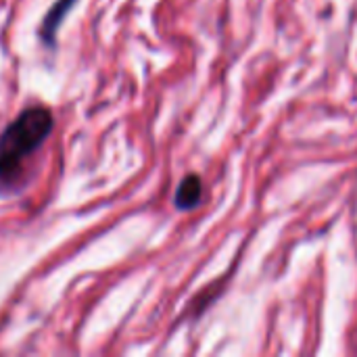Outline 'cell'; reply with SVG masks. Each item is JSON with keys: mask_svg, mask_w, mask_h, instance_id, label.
<instances>
[{"mask_svg": "<svg viewBox=\"0 0 357 357\" xmlns=\"http://www.w3.org/2000/svg\"><path fill=\"white\" fill-rule=\"evenodd\" d=\"M54 128V117L46 107L23 109L0 134V186L17 184L23 165L48 140Z\"/></svg>", "mask_w": 357, "mask_h": 357, "instance_id": "6da1fadb", "label": "cell"}, {"mask_svg": "<svg viewBox=\"0 0 357 357\" xmlns=\"http://www.w3.org/2000/svg\"><path fill=\"white\" fill-rule=\"evenodd\" d=\"M77 0H56L52 4V8L44 15L42 25H40V38L46 46H54L56 42V31L61 27V23L65 21V17L71 13V8L75 6Z\"/></svg>", "mask_w": 357, "mask_h": 357, "instance_id": "7a4b0ae2", "label": "cell"}, {"mask_svg": "<svg viewBox=\"0 0 357 357\" xmlns=\"http://www.w3.org/2000/svg\"><path fill=\"white\" fill-rule=\"evenodd\" d=\"M201 199H203V180L190 174L180 182L174 203L180 211H188V209H195L201 203Z\"/></svg>", "mask_w": 357, "mask_h": 357, "instance_id": "3957f363", "label": "cell"}]
</instances>
